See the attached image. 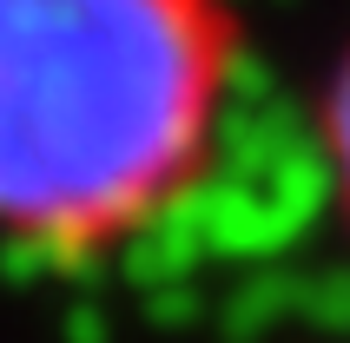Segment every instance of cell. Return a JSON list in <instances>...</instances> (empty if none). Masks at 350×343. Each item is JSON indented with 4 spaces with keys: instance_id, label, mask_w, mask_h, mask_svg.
Masks as SVG:
<instances>
[{
    "instance_id": "2",
    "label": "cell",
    "mask_w": 350,
    "mask_h": 343,
    "mask_svg": "<svg viewBox=\"0 0 350 343\" xmlns=\"http://www.w3.org/2000/svg\"><path fill=\"white\" fill-rule=\"evenodd\" d=\"M317 146H324V172H331V198L350 225V53L337 59L324 106H317Z\"/></svg>"
},
{
    "instance_id": "1",
    "label": "cell",
    "mask_w": 350,
    "mask_h": 343,
    "mask_svg": "<svg viewBox=\"0 0 350 343\" xmlns=\"http://www.w3.org/2000/svg\"><path fill=\"white\" fill-rule=\"evenodd\" d=\"M238 0H0V245L106 264L212 185Z\"/></svg>"
}]
</instances>
